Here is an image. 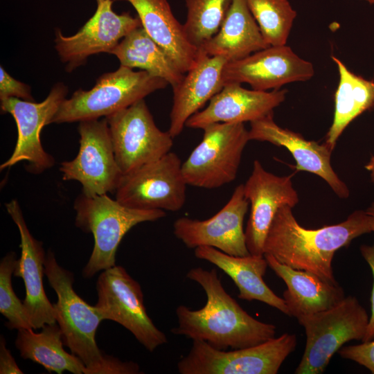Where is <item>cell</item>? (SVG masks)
Masks as SVG:
<instances>
[{"label":"cell","instance_id":"cell-1","mask_svg":"<svg viewBox=\"0 0 374 374\" xmlns=\"http://www.w3.org/2000/svg\"><path fill=\"white\" fill-rule=\"evenodd\" d=\"M186 277L201 285L206 302L198 310L179 305L178 326L172 333L204 341L219 350L244 348L275 337L276 327L256 319L243 310L226 292L216 269L192 268Z\"/></svg>","mask_w":374,"mask_h":374},{"label":"cell","instance_id":"cell-2","mask_svg":"<svg viewBox=\"0 0 374 374\" xmlns=\"http://www.w3.org/2000/svg\"><path fill=\"white\" fill-rule=\"evenodd\" d=\"M372 232L366 211L357 210L337 224L309 229L301 226L288 205L280 207L267 231L264 254L292 268L312 272L333 284L335 253L355 238Z\"/></svg>","mask_w":374,"mask_h":374},{"label":"cell","instance_id":"cell-3","mask_svg":"<svg viewBox=\"0 0 374 374\" xmlns=\"http://www.w3.org/2000/svg\"><path fill=\"white\" fill-rule=\"evenodd\" d=\"M44 274L55 292L56 322L62 334L64 345L80 359L85 374H137L139 366L134 362H122L103 353L97 346L96 334L103 317L75 292L73 274L62 267L49 251L44 262Z\"/></svg>","mask_w":374,"mask_h":374},{"label":"cell","instance_id":"cell-4","mask_svg":"<svg viewBox=\"0 0 374 374\" xmlns=\"http://www.w3.org/2000/svg\"><path fill=\"white\" fill-rule=\"evenodd\" d=\"M74 209L76 226L91 233L94 238L93 249L82 270L84 278L116 265L118 247L133 226L166 215L163 210L127 207L107 194L91 197L82 193L75 200Z\"/></svg>","mask_w":374,"mask_h":374},{"label":"cell","instance_id":"cell-5","mask_svg":"<svg viewBox=\"0 0 374 374\" xmlns=\"http://www.w3.org/2000/svg\"><path fill=\"white\" fill-rule=\"evenodd\" d=\"M168 84L145 71L120 66L101 75L90 90L80 89L61 103L52 123H73L109 116Z\"/></svg>","mask_w":374,"mask_h":374},{"label":"cell","instance_id":"cell-6","mask_svg":"<svg viewBox=\"0 0 374 374\" xmlns=\"http://www.w3.org/2000/svg\"><path fill=\"white\" fill-rule=\"evenodd\" d=\"M306 335V344L296 374H320L332 357L351 340H362L368 315L355 296H345L334 307L296 318Z\"/></svg>","mask_w":374,"mask_h":374},{"label":"cell","instance_id":"cell-7","mask_svg":"<svg viewBox=\"0 0 374 374\" xmlns=\"http://www.w3.org/2000/svg\"><path fill=\"white\" fill-rule=\"evenodd\" d=\"M188 355L177 363L181 374H276L294 350L296 337L284 333L244 348L219 350L193 340Z\"/></svg>","mask_w":374,"mask_h":374},{"label":"cell","instance_id":"cell-8","mask_svg":"<svg viewBox=\"0 0 374 374\" xmlns=\"http://www.w3.org/2000/svg\"><path fill=\"white\" fill-rule=\"evenodd\" d=\"M202 130V140L182 163L183 175L188 185L220 188L236 178L249 130L243 123H213Z\"/></svg>","mask_w":374,"mask_h":374},{"label":"cell","instance_id":"cell-9","mask_svg":"<svg viewBox=\"0 0 374 374\" xmlns=\"http://www.w3.org/2000/svg\"><path fill=\"white\" fill-rule=\"evenodd\" d=\"M96 304L103 320L114 321L127 329L148 350L167 343V337L147 314L139 283L121 266L108 268L96 282Z\"/></svg>","mask_w":374,"mask_h":374},{"label":"cell","instance_id":"cell-10","mask_svg":"<svg viewBox=\"0 0 374 374\" xmlns=\"http://www.w3.org/2000/svg\"><path fill=\"white\" fill-rule=\"evenodd\" d=\"M77 156L61 163L62 179L74 180L82 193L96 196L116 192L123 174L117 163L106 118L80 122Z\"/></svg>","mask_w":374,"mask_h":374},{"label":"cell","instance_id":"cell-11","mask_svg":"<svg viewBox=\"0 0 374 374\" xmlns=\"http://www.w3.org/2000/svg\"><path fill=\"white\" fill-rule=\"evenodd\" d=\"M105 118L123 175L170 152L173 138L158 128L144 99Z\"/></svg>","mask_w":374,"mask_h":374},{"label":"cell","instance_id":"cell-12","mask_svg":"<svg viewBox=\"0 0 374 374\" xmlns=\"http://www.w3.org/2000/svg\"><path fill=\"white\" fill-rule=\"evenodd\" d=\"M187 185L180 159L169 152L124 175L116 199L133 208L178 211L185 204Z\"/></svg>","mask_w":374,"mask_h":374},{"label":"cell","instance_id":"cell-13","mask_svg":"<svg viewBox=\"0 0 374 374\" xmlns=\"http://www.w3.org/2000/svg\"><path fill=\"white\" fill-rule=\"evenodd\" d=\"M67 92V87L63 83L58 82L40 103L17 98L1 100V113L10 114L17 127V139L14 150L11 156L1 165V170L22 161H28L26 168L33 174H40L54 166L55 159L44 150L40 134L44 126L52 123Z\"/></svg>","mask_w":374,"mask_h":374},{"label":"cell","instance_id":"cell-14","mask_svg":"<svg viewBox=\"0 0 374 374\" xmlns=\"http://www.w3.org/2000/svg\"><path fill=\"white\" fill-rule=\"evenodd\" d=\"M112 3V0L97 3L93 16L73 35L64 36L60 30H56L55 47L67 71L85 63L90 55L111 53L121 39L142 26L139 17L114 12Z\"/></svg>","mask_w":374,"mask_h":374},{"label":"cell","instance_id":"cell-15","mask_svg":"<svg viewBox=\"0 0 374 374\" xmlns=\"http://www.w3.org/2000/svg\"><path fill=\"white\" fill-rule=\"evenodd\" d=\"M249 204L244 184H240L216 214L204 220L179 217L174 222L173 233L190 249L207 246L232 256H247L250 253L246 244L243 222Z\"/></svg>","mask_w":374,"mask_h":374},{"label":"cell","instance_id":"cell-16","mask_svg":"<svg viewBox=\"0 0 374 374\" xmlns=\"http://www.w3.org/2000/svg\"><path fill=\"white\" fill-rule=\"evenodd\" d=\"M314 74L313 64L298 55L288 46H269L242 59L225 64L222 81L247 83L253 89H280L287 84L304 82Z\"/></svg>","mask_w":374,"mask_h":374},{"label":"cell","instance_id":"cell-17","mask_svg":"<svg viewBox=\"0 0 374 374\" xmlns=\"http://www.w3.org/2000/svg\"><path fill=\"white\" fill-rule=\"evenodd\" d=\"M244 192L250 204L245 239L252 255L264 256L266 235L278 209L288 205L294 208L299 202L292 175L278 176L267 171L255 160L251 175L244 184Z\"/></svg>","mask_w":374,"mask_h":374},{"label":"cell","instance_id":"cell-18","mask_svg":"<svg viewBox=\"0 0 374 374\" xmlns=\"http://www.w3.org/2000/svg\"><path fill=\"white\" fill-rule=\"evenodd\" d=\"M6 207L19 229L21 239V257L13 274L24 280L26 296L23 304L33 329H39L56 322L54 305L48 301L43 286L44 250L42 243L30 233L18 202L12 199L6 204Z\"/></svg>","mask_w":374,"mask_h":374},{"label":"cell","instance_id":"cell-19","mask_svg":"<svg viewBox=\"0 0 374 374\" xmlns=\"http://www.w3.org/2000/svg\"><path fill=\"white\" fill-rule=\"evenodd\" d=\"M239 83L225 84L208 106L188 118L186 127L202 130L217 123L252 122L274 114L286 98L287 89H247Z\"/></svg>","mask_w":374,"mask_h":374},{"label":"cell","instance_id":"cell-20","mask_svg":"<svg viewBox=\"0 0 374 374\" xmlns=\"http://www.w3.org/2000/svg\"><path fill=\"white\" fill-rule=\"evenodd\" d=\"M249 140L266 141L287 149L296 161V170L306 171L322 178L341 199L350 195L346 184L334 171L332 150L324 143L308 141L300 134L283 128L274 121V114L250 123Z\"/></svg>","mask_w":374,"mask_h":374},{"label":"cell","instance_id":"cell-21","mask_svg":"<svg viewBox=\"0 0 374 374\" xmlns=\"http://www.w3.org/2000/svg\"><path fill=\"white\" fill-rule=\"evenodd\" d=\"M226 62L222 56H208L200 51L196 65L172 87L168 131L173 139L181 133L188 118L222 89V75Z\"/></svg>","mask_w":374,"mask_h":374},{"label":"cell","instance_id":"cell-22","mask_svg":"<svg viewBox=\"0 0 374 374\" xmlns=\"http://www.w3.org/2000/svg\"><path fill=\"white\" fill-rule=\"evenodd\" d=\"M146 33L164 50L184 74L193 68L200 51L188 39L183 24L174 16L168 0H127Z\"/></svg>","mask_w":374,"mask_h":374},{"label":"cell","instance_id":"cell-23","mask_svg":"<svg viewBox=\"0 0 374 374\" xmlns=\"http://www.w3.org/2000/svg\"><path fill=\"white\" fill-rule=\"evenodd\" d=\"M264 257L268 266L286 284L283 299L290 317L298 318L328 310L345 297L344 289L339 284L282 264L271 255L264 254Z\"/></svg>","mask_w":374,"mask_h":374},{"label":"cell","instance_id":"cell-24","mask_svg":"<svg viewBox=\"0 0 374 374\" xmlns=\"http://www.w3.org/2000/svg\"><path fill=\"white\" fill-rule=\"evenodd\" d=\"M194 253L196 258L213 264L232 279L238 288L239 299L263 302L290 316L284 299L277 296L263 280L268 267L264 256H232L207 246L195 248Z\"/></svg>","mask_w":374,"mask_h":374},{"label":"cell","instance_id":"cell-25","mask_svg":"<svg viewBox=\"0 0 374 374\" xmlns=\"http://www.w3.org/2000/svg\"><path fill=\"white\" fill-rule=\"evenodd\" d=\"M269 46L246 0H233L219 31L199 51L208 56H222L228 62Z\"/></svg>","mask_w":374,"mask_h":374},{"label":"cell","instance_id":"cell-26","mask_svg":"<svg viewBox=\"0 0 374 374\" xmlns=\"http://www.w3.org/2000/svg\"><path fill=\"white\" fill-rule=\"evenodd\" d=\"M339 80L335 94V112L332 125L323 143L332 151L346 127L356 117L374 107V81L351 72L337 57Z\"/></svg>","mask_w":374,"mask_h":374},{"label":"cell","instance_id":"cell-27","mask_svg":"<svg viewBox=\"0 0 374 374\" xmlns=\"http://www.w3.org/2000/svg\"><path fill=\"white\" fill-rule=\"evenodd\" d=\"M17 330L15 346L23 359L43 366L49 373L61 374L66 371L85 374L86 367L80 359L64 349L62 331L56 322L44 325L38 333L33 328Z\"/></svg>","mask_w":374,"mask_h":374},{"label":"cell","instance_id":"cell-28","mask_svg":"<svg viewBox=\"0 0 374 374\" xmlns=\"http://www.w3.org/2000/svg\"><path fill=\"white\" fill-rule=\"evenodd\" d=\"M121 65L138 68L165 80L172 87L184 77L164 50L141 26L127 35L111 53Z\"/></svg>","mask_w":374,"mask_h":374},{"label":"cell","instance_id":"cell-29","mask_svg":"<svg viewBox=\"0 0 374 374\" xmlns=\"http://www.w3.org/2000/svg\"><path fill=\"white\" fill-rule=\"evenodd\" d=\"M233 0H185L187 15L183 24L188 41L199 50L221 28Z\"/></svg>","mask_w":374,"mask_h":374},{"label":"cell","instance_id":"cell-30","mask_svg":"<svg viewBox=\"0 0 374 374\" xmlns=\"http://www.w3.org/2000/svg\"><path fill=\"white\" fill-rule=\"evenodd\" d=\"M269 46L285 45L297 15L287 0H246Z\"/></svg>","mask_w":374,"mask_h":374},{"label":"cell","instance_id":"cell-31","mask_svg":"<svg viewBox=\"0 0 374 374\" xmlns=\"http://www.w3.org/2000/svg\"><path fill=\"white\" fill-rule=\"evenodd\" d=\"M18 260L15 252L8 253L0 262V312L7 319L10 329L33 328L23 303L15 294L12 285Z\"/></svg>","mask_w":374,"mask_h":374},{"label":"cell","instance_id":"cell-32","mask_svg":"<svg viewBox=\"0 0 374 374\" xmlns=\"http://www.w3.org/2000/svg\"><path fill=\"white\" fill-rule=\"evenodd\" d=\"M337 353L341 357L357 362L374 374V339L360 344L341 347Z\"/></svg>","mask_w":374,"mask_h":374},{"label":"cell","instance_id":"cell-33","mask_svg":"<svg viewBox=\"0 0 374 374\" xmlns=\"http://www.w3.org/2000/svg\"><path fill=\"white\" fill-rule=\"evenodd\" d=\"M17 98L34 101L30 86L13 78L4 68L0 66V100Z\"/></svg>","mask_w":374,"mask_h":374},{"label":"cell","instance_id":"cell-34","mask_svg":"<svg viewBox=\"0 0 374 374\" xmlns=\"http://www.w3.org/2000/svg\"><path fill=\"white\" fill-rule=\"evenodd\" d=\"M359 249L362 256L369 265L373 276V285L371 296V314L365 335L362 340V342H366L374 339V243L372 245L362 244Z\"/></svg>","mask_w":374,"mask_h":374},{"label":"cell","instance_id":"cell-35","mask_svg":"<svg viewBox=\"0 0 374 374\" xmlns=\"http://www.w3.org/2000/svg\"><path fill=\"white\" fill-rule=\"evenodd\" d=\"M0 373L1 374H22L23 372L17 366L10 351L6 348L3 336L0 339Z\"/></svg>","mask_w":374,"mask_h":374},{"label":"cell","instance_id":"cell-36","mask_svg":"<svg viewBox=\"0 0 374 374\" xmlns=\"http://www.w3.org/2000/svg\"><path fill=\"white\" fill-rule=\"evenodd\" d=\"M366 212L370 217L372 232H374V202L366 210Z\"/></svg>","mask_w":374,"mask_h":374},{"label":"cell","instance_id":"cell-37","mask_svg":"<svg viewBox=\"0 0 374 374\" xmlns=\"http://www.w3.org/2000/svg\"><path fill=\"white\" fill-rule=\"evenodd\" d=\"M365 168L371 172V177L374 183V155L371 158L369 162L365 166Z\"/></svg>","mask_w":374,"mask_h":374},{"label":"cell","instance_id":"cell-38","mask_svg":"<svg viewBox=\"0 0 374 374\" xmlns=\"http://www.w3.org/2000/svg\"><path fill=\"white\" fill-rule=\"evenodd\" d=\"M369 2L370 3H374V0H365Z\"/></svg>","mask_w":374,"mask_h":374},{"label":"cell","instance_id":"cell-39","mask_svg":"<svg viewBox=\"0 0 374 374\" xmlns=\"http://www.w3.org/2000/svg\"><path fill=\"white\" fill-rule=\"evenodd\" d=\"M96 1L97 3H99L100 1H105V0H96ZM112 1H113V0H112Z\"/></svg>","mask_w":374,"mask_h":374}]
</instances>
